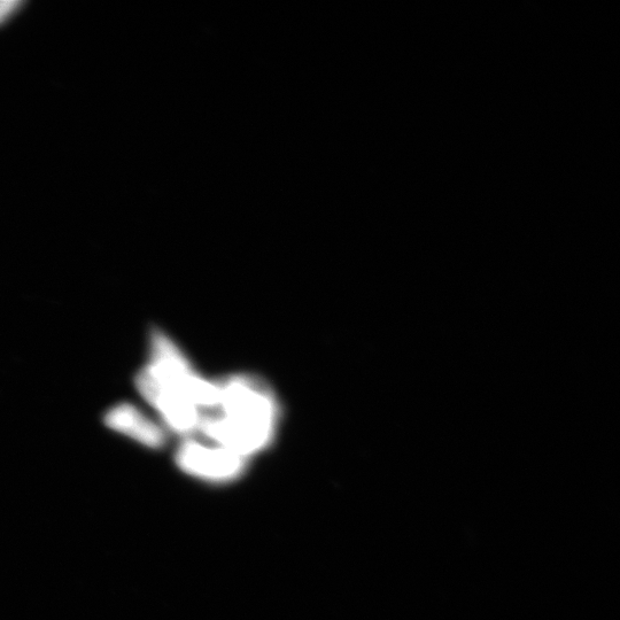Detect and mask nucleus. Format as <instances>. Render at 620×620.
I'll return each instance as SVG.
<instances>
[{
	"label": "nucleus",
	"instance_id": "f257e3e1",
	"mask_svg": "<svg viewBox=\"0 0 620 620\" xmlns=\"http://www.w3.org/2000/svg\"><path fill=\"white\" fill-rule=\"evenodd\" d=\"M216 405L201 415V437L251 460L275 443L282 409L265 379L250 374L219 378Z\"/></svg>",
	"mask_w": 620,
	"mask_h": 620
},
{
	"label": "nucleus",
	"instance_id": "7ed1b4c3",
	"mask_svg": "<svg viewBox=\"0 0 620 620\" xmlns=\"http://www.w3.org/2000/svg\"><path fill=\"white\" fill-rule=\"evenodd\" d=\"M248 461L229 449L198 437L185 438L175 453L178 469L212 484H228L243 477Z\"/></svg>",
	"mask_w": 620,
	"mask_h": 620
},
{
	"label": "nucleus",
	"instance_id": "39448f33",
	"mask_svg": "<svg viewBox=\"0 0 620 620\" xmlns=\"http://www.w3.org/2000/svg\"><path fill=\"white\" fill-rule=\"evenodd\" d=\"M20 5V0H0V22L9 17Z\"/></svg>",
	"mask_w": 620,
	"mask_h": 620
},
{
	"label": "nucleus",
	"instance_id": "f03ea898",
	"mask_svg": "<svg viewBox=\"0 0 620 620\" xmlns=\"http://www.w3.org/2000/svg\"><path fill=\"white\" fill-rule=\"evenodd\" d=\"M135 383L168 432L182 439L198 436L200 409L212 397L213 379L201 376L164 331L151 332L149 361Z\"/></svg>",
	"mask_w": 620,
	"mask_h": 620
},
{
	"label": "nucleus",
	"instance_id": "20e7f679",
	"mask_svg": "<svg viewBox=\"0 0 620 620\" xmlns=\"http://www.w3.org/2000/svg\"><path fill=\"white\" fill-rule=\"evenodd\" d=\"M104 422L107 428L147 448L161 449L168 441V431L165 426L154 421L141 408L131 403H120L108 410Z\"/></svg>",
	"mask_w": 620,
	"mask_h": 620
}]
</instances>
